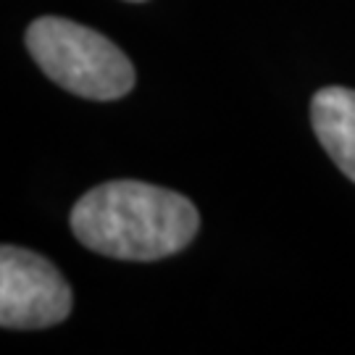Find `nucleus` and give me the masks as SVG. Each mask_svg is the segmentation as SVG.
<instances>
[{
    "mask_svg": "<svg viewBox=\"0 0 355 355\" xmlns=\"http://www.w3.org/2000/svg\"><path fill=\"white\" fill-rule=\"evenodd\" d=\"M311 124L327 155L355 182V89H318L311 101Z\"/></svg>",
    "mask_w": 355,
    "mask_h": 355,
    "instance_id": "nucleus-4",
    "label": "nucleus"
},
{
    "mask_svg": "<svg viewBox=\"0 0 355 355\" xmlns=\"http://www.w3.org/2000/svg\"><path fill=\"white\" fill-rule=\"evenodd\" d=\"M200 229L198 208L174 190L119 179L85 192L71 232L85 248L116 261H161L184 250Z\"/></svg>",
    "mask_w": 355,
    "mask_h": 355,
    "instance_id": "nucleus-1",
    "label": "nucleus"
},
{
    "mask_svg": "<svg viewBox=\"0 0 355 355\" xmlns=\"http://www.w3.org/2000/svg\"><path fill=\"white\" fill-rule=\"evenodd\" d=\"M132 3H140V0H132Z\"/></svg>",
    "mask_w": 355,
    "mask_h": 355,
    "instance_id": "nucleus-5",
    "label": "nucleus"
},
{
    "mask_svg": "<svg viewBox=\"0 0 355 355\" xmlns=\"http://www.w3.org/2000/svg\"><path fill=\"white\" fill-rule=\"evenodd\" d=\"M71 287L42 255L3 245L0 250V324L6 329H45L71 313Z\"/></svg>",
    "mask_w": 355,
    "mask_h": 355,
    "instance_id": "nucleus-3",
    "label": "nucleus"
},
{
    "mask_svg": "<svg viewBox=\"0 0 355 355\" xmlns=\"http://www.w3.org/2000/svg\"><path fill=\"white\" fill-rule=\"evenodd\" d=\"M26 48L48 79L79 98L116 101L135 87V66L101 32L58 16L26 29Z\"/></svg>",
    "mask_w": 355,
    "mask_h": 355,
    "instance_id": "nucleus-2",
    "label": "nucleus"
}]
</instances>
